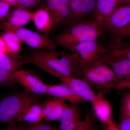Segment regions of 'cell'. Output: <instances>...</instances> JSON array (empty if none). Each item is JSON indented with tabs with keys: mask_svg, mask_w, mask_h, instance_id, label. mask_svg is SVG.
Returning a JSON list of instances; mask_svg holds the SVG:
<instances>
[{
	"mask_svg": "<svg viewBox=\"0 0 130 130\" xmlns=\"http://www.w3.org/2000/svg\"><path fill=\"white\" fill-rule=\"evenodd\" d=\"M21 61L23 65H36L60 80L64 77H79L80 68L72 51L35 49L26 54Z\"/></svg>",
	"mask_w": 130,
	"mask_h": 130,
	"instance_id": "6da1fadb",
	"label": "cell"
},
{
	"mask_svg": "<svg viewBox=\"0 0 130 130\" xmlns=\"http://www.w3.org/2000/svg\"><path fill=\"white\" fill-rule=\"evenodd\" d=\"M106 33L102 24L92 19H85L70 24L53 40L56 46L71 51L78 43L97 40Z\"/></svg>",
	"mask_w": 130,
	"mask_h": 130,
	"instance_id": "7a4b0ae2",
	"label": "cell"
},
{
	"mask_svg": "<svg viewBox=\"0 0 130 130\" xmlns=\"http://www.w3.org/2000/svg\"><path fill=\"white\" fill-rule=\"evenodd\" d=\"M42 96L25 90L3 98L0 102V123H14L27 107L38 103Z\"/></svg>",
	"mask_w": 130,
	"mask_h": 130,
	"instance_id": "3957f363",
	"label": "cell"
},
{
	"mask_svg": "<svg viewBox=\"0 0 130 130\" xmlns=\"http://www.w3.org/2000/svg\"><path fill=\"white\" fill-rule=\"evenodd\" d=\"M79 77L86 81L92 87L99 90L116 88V77L106 60L80 69Z\"/></svg>",
	"mask_w": 130,
	"mask_h": 130,
	"instance_id": "277c9868",
	"label": "cell"
},
{
	"mask_svg": "<svg viewBox=\"0 0 130 130\" xmlns=\"http://www.w3.org/2000/svg\"><path fill=\"white\" fill-rule=\"evenodd\" d=\"M71 51L75 54L81 69L106 60L109 55V49L108 45L105 46L97 39L78 43Z\"/></svg>",
	"mask_w": 130,
	"mask_h": 130,
	"instance_id": "5b68a950",
	"label": "cell"
},
{
	"mask_svg": "<svg viewBox=\"0 0 130 130\" xmlns=\"http://www.w3.org/2000/svg\"><path fill=\"white\" fill-rule=\"evenodd\" d=\"M3 30L14 32L21 41L35 50L56 49L57 47L53 39L46 34L39 33L24 27L7 28Z\"/></svg>",
	"mask_w": 130,
	"mask_h": 130,
	"instance_id": "8992f818",
	"label": "cell"
},
{
	"mask_svg": "<svg viewBox=\"0 0 130 130\" xmlns=\"http://www.w3.org/2000/svg\"><path fill=\"white\" fill-rule=\"evenodd\" d=\"M13 73L16 82L25 90L36 94H47L48 85L34 73L19 69Z\"/></svg>",
	"mask_w": 130,
	"mask_h": 130,
	"instance_id": "52a82bcc",
	"label": "cell"
},
{
	"mask_svg": "<svg viewBox=\"0 0 130 130\" xmlns=\"http://www.w3.org/2000/svg\"><path fill=\"white\" fill-rule=\"evenodd\" d=\"M130 23V4L118 8L105 19L102 24L107 33L111 35Z\"/></svg>",
	"mask_w": 130,
	"mask_h": 130,
	"instance_id": "ba28073f",
	"label": "cell"
},
{
	"mask_svg": "<svg viewBox=\"0 0 130 130\" xmlns=\"http://www.w3.org/2000/svg\"><path fill=\"white\" fill-rule=\"evenodd\" d=\"M71 0H46V5L53 19L55 30L65 23L69 24L71 19Z\"/></svg>",
	"mask_w": 130,
	"mask_h": 130,
	"instance_id": "9c48e42d",
	"label": "cell"
},
{
	"mask_svg": "<svg viewBox=\"0 0 130 130\" xmlns=\"http://www.w3.org/2000/svg\"><path fill=\"white\" fill-rule=\"evenodd\" d=\"M91 103L96 117L105 125L107 130H118V125L113 120L112 107L108 101L100 94Z\"/></svg>",
	"mask_w": 130,
	"mask_h": 130,
	"instance_id": "30bf717a",
	"label": "cell"
},
{
	"mask_svg": "<svg viewBox=\"0 0 130 130\" xmlns=\"http://www.w3.org/2000/svg\"><path fill=\"white\" fill-rule=\"evenodd\" d=\"M73 93L85 101L92 102L97 96L93 88L86 81L75 77H64L60 79Z\"/></svg>",
	"mask_w": 130,
	"mask_h": 130,
	"instance_id": "8fae6325",
	"label": "cell"
},
{
	"mask_svg": "<svg viewBox=\"0 0 130 130\" xmlns=\"http://www.w3.org/2000/svg\"><path fill=\"white\" fill-rule=\"evenodd\" d=\"M78 104L67 105L60 119V130H79L82 124V115Z\"/></svg>",
	"mask_w": 130,
	"mask_h": 130,
	"instance_id": "7c38bea8",
	"label": "cell"
},
{
	"mask_svg": "<svg viewBox=\"0 0 130 130\" xmlns=\"http://www.w3.org/2000/svg\"><path fill=\"white\" fill-rule=\"evenodd\" d=\"M130 4V0H97L91 19L102 24L109 14L124 5Z\"/></svg>",
	"mask_w": 130,
	"mask_h": 130,
	"instance_id": "4fadbf2b",
	"label": "cell"
},
{
	"mask_svg": "<svg viewBox=\"0 0 130 130\" xmlns=\"http://www.w3.org/2000/svg\"><path fill=\"white\" fill-rule=\"evenodd\" d=\"M106 61L115 75L117 85L130 80L129 60L118 56H108Z\"/></svg>",
	"mask_w": 130,
	"mask_h": 130,
	"instance_id": "5bb4252c",
	"label": "cell"
},
{
	"mask_svg": "<svg viewBox=\"0 0 130 130\" xmlns=\"http://www.w3.org/2000/svg\"><path fill=\"white\" fill-rule=\"evenodd\" d=\"M7 21L3 23V30L8 28L24 27L31 21V12L27 9L17 7L9 13Z\"/></svg>",
	"mask_w": 130,
	"mask_h": 130,
	"instance_id": "9a60e30c",
	"label": "cell"
},
{
	"mask_svg": "<svg viewBox=\"0 0 130 130\" xmlns=\"http://www.w3.org/2000/svg\"><path fill=\"white\" fill-rule=\"evenodd\" d=\"M31 21L38 30L42 33L47 35L53 30V19L46 6L42 7L31 12Z\"/></svg>",
	"mask_w": 130,
	"mask_h": 130,
	"instance_id": "2e32d148",
	"label": "cell"
},
{
	"mask_svg": "<svg viewBox=\"0 0 130 130\" xmlns=\"http://www.w3.org/2000/svg\"><path fill=\"white\" fill-rule=\"evenodd\" d=\"M47 94L69 102L71 103L78 104L85 101L74 94L66 84L48 85Z\"/></svg>",
	"mask_w": 130,
	"mask_h": 130,
	"instance_id": "e0dca14e",
	"label": "cell"
},
{
	"mask_svg": "<svg viewBox=\"0 0 130 130\" xmlns=\"http://www.w3.org/2000/svg\"><path fill=\"white\" fill-rule=\"evenodd\" d=\"M43 105L33 103L27 107L19 116L16 122H25L27 123H36L44 118L42 113Z\"/></svg>",
	"mask_w": 130,
	"mask_h": 130,
	"instance_id": "ac0fdd59",
	"label": "cell"
},
{
	"mask_svg": "<svg viewBox=\"0 0 130 130\" xmlns=\"http://www.w3.org/2000/svg\"><path fill=\"white\" fill-rule=\"evenodd\" d=\"M2 36L6 42L10 55L18 59V55L21 51L23 42L15 33L12 31H5Z\"/></svg>",
	"mask_w": 130,
	"mask_h": 130,
	"instance_id": "d6986e66",
	"label": "cell"
},
{
	"mask_svg": "<svg viewBox=\"0 0 130 130\" xmlns=\"http://www.w3.org/2000/svg\"><path fill=\"white\" fill-rule=\"evenodd\" d=\"M109 46L108 56H115L126 58L130 60V43L125 40L111 42Z\"/></svg>",
	"mask_w": 130,
	"mask_h": 130,
	"instance_id": "ffe728a7",
	"label": "cell"
},
{
	"mask_svg": "<svg viewBox=\"0 0 130 130\" xmlns=\"http://www.w3.org/2000/svg\"><path fill=\"white\" fill-rule=\"evenodd\" d=\"M23 63L7 54L0 53V69L14 73L19 70Z\"/></svg>",
	"mask_w": 130,
	"mask_h": 130,
	"instance_id": "44dd1931",
	"label": "cell"
},
{
	"mask_svg": "<svg viewBox=\"0 0 130 130\" xmlns=\"http://www.w3.org/2000/svg\"><path fill=\"white\" fill-rule=\"evenodd\" d=\"M67 105L65 100L55 98V103L51 112L45 119L48 121L60 120Z\"/></svg>",
	"mask_w": 130,
	"mask_h": 130,
	"instance_id": "7402d4cb",
	"label": "cell"
},
{
	"mask_svg": "<svg viewBox=\"0 0 130 130\" xmlns=\"http://www.w3.org/2000/svg\"><path fill=\"white\" fill-rule=\"evenodd\" d=\"M118 130H130V110L124 101H122L120 108Z\"/></svg>",
	"mask_w": 130,
	"mask_h": 130,
	"instance_id": "603a6c76",
	"label": "cell"
},
{
	"mask_svg": "<svg viewBox=\"0 0 130 130\" xmlns=\"http://www.w3.org/2000/svg\"><path fill=\"white\" fill-rule=\"evenodd\" d=\"M26 125L16 126L13 124L9 127L11 130H55L57 128L51 125L42 123L41 121L36 123H29Z\"/></svg>",
	"mask_w": 130,
	"mask_h": 130,
	"instance_id": "cb8c5ba5",
	"label": "cell"
},
{
	"mask_svg": "<svg viewBox=\"0 0 130 130\" xmlns=\"http://www.w3.org/2000/svg\"><path fill=\"white\" fill-rule=\"evenodd\" d=\"M83 0H71V19L69 24L79 21L81 17Z\"/></svg>",
	"mask_w": 130,
	"mask_h": 130,
	"instance_id": "d4e9b609",
	"label": "cell"
},
{
	"mask_svg": "<svg viewBox=\"0 0 130 130\" xmlns=\"http://www.w3.org/2000/svg\"><path fill=\"white\" fill-rule=\"evenodd\" d=\"M97 0H83L80 20L86 19L92 16L95 9Z\"/></svg>",
	"mask_w": 130,
	"mask_h": 130,
	"instance_id": "484cf974",
	"label": "cell"
},
{
	"mask_svg": "<svg viewBox=\"0 0 130 130\" xmlns=\"http://www.w3.org/2000/svg\"><path fill=\"white\" fill-rule=\"evenodd\" d=\"M16 82L13 73L0 69V86L9 85Z\"/></svg>",
	"mask_w": 130,
	"mask_h": 130,
	"instance_id": "4316f807",
	"label": "cell"
},
{
	"mask_svg": "<svg viewBox=\"0 0 130 130\" xmlns=\"http://www.w3.org/2000/svg\"><path fill=\"white\" fill-rule=\"evenodd\" d=\"M111 36V42H118L125 39H130V23L124 28Z\"/></svg>",
	"mask_w": 130,
	"mask_h": 130,
	"instance_id": "83f0119b",
	"label": "cell"
},
{
	"mask_svg": "<svg viewBox=\"0 0 130 130\" xmlns=\"http://www.w3.org/2000/svg\"><path fill=\"white\" fill-rule=\"evenodd\" d=\"M41 0H17V7L28 10L36 7Z\"/></svg>",
	"mask_w": 130,
	"mask_h": 130,
	"instance_id": "f1b7e54d",
	"label": "cell"
},
{
	"mask_svg": "<svg viewBox=\"0 0 130 130\" xmlns=\"http://www.w3.org/2000/svg\"><path fill=\"white\" fill-rule=\"evenodd\" d=\"M10 4L5 2L0 1V19H3L7 17L9 13Z\"/></svg>",
	"mask_w": 130,
	"mask_h": 130,
	"instance_id": "f546056e",
	"label": "cell"
},
{
	"mask_svg": "<svg viewBox=\"0 0 130 130\" xmlns=\"http://www.w3.org/2000/svg\"><path fill=\"white\" fill-rule=\"evenodd\" d=\"M55 102V98L49 100L43 105L42 109V113L44 118H46L51 112Z\"/></svg>",
	"mask_w": 130,
	"mask_h": 130,
	"instance_id": "4dcf8cb0",
	"label": "cell"
},
{
	"mask_svg": "<svg viewBox=\"0 0 130 130\" xmlns=\"http://www.w3.org/2000/svg\"><path fill=\"white\" fill-rule=\"evenodd\" d=\"M0 53L7 54L11 56L9 54L6 42L5 41L2 36H0Z\"/></svg>",
	"mask_w": 130,
	"mask_h": 130,
	"instance_id": "1f68e13d",
	"label": "cell"
},
{
	"mask_svg": "<svg viewBox=\"0 0 130 130\" xmlns=\"http://www.w3.org/2000/svg\"><path fill=\"white\" fill-rule=\"evenodd\" d=\"M116 88L119 90L130 89V80L119 83L116 85Z\"/></svg>",
	"mask_w": 130,
	"mask_h": 130,
	"instance_id": "d6a6232c",
	"label": "cell"
},
{
	"mask_svg": "<svg viewBox=\"0 0 130 130\" xmlns=\"http://www.w3.org/2000/svg\"><path fill=\"white\" fill-rule=\"evenodd\" d=\"M0 1L7 3L12 6L17 7V0H0Z\"/></svg>",
	"mask_w": 130,
	"mask_h": 130,
	"instance_id": "836d02e7",
	"label": "cell"
},
{
	"mask_svg": "<svg viewBox=\"0 0 130 130\" xmlns=\"http://www.w3.org/2000/svg\"><path fill=\"white\" fill-rule=\"evenodd\" d=\"M126 40V41H128V42L130 43V39H125V40Z\"/></svg>",
	"mask_w": 130,
	"mask_h": 130,
	"instance_id": "e575fe53",
	"label": "cell"
}]
</instances>
